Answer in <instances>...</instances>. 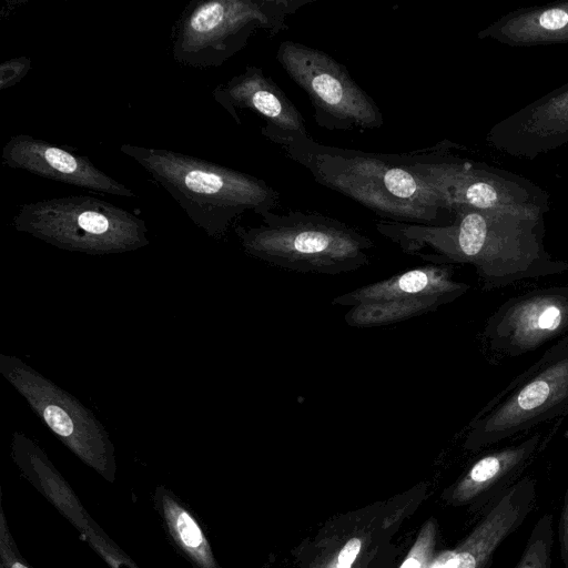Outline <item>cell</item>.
Here are the masks:
<instances>
[{"mask_svg":"<svg viewBox=\"0 0 568 568\" xmlns=\"http://www.w3.org/2000/svg\"><path fill=\"white\" fill-rule=\"evenodd\" d=\"M445 225L381 221L377 231L407 254L432 264L460 263L475 267L486 291L516 282L561 274L568 263L545 247L544 217L452 207Z\"/></svg>","mask_w":568,"mask_h":568,"instance_id":"6da1fadb","label":"cell"},{"mask_svg":"<svg viewBox=\"0 0 568 568\" xmlns=\"http://www.w3.org/2000/svg\"><path fill=\"white\" fill-rule=\"evenodd\" d=\"M321 185L364 205L385 221L445 225L453 219L422 172L426 150L402 154L331 146L300 135L282 148Z\"/></svg>","mask_w":568,"mask_h":568,"instance_id":"7a4b0ae2","label":"cell"},{"mask_svg":"<svg viewBox=\"0 0 568 568\" xmlns=\"http://www.w3.org/2000/svg\"><path fill=\"white\" fill-rule=\"evenodd\" d=\"M120 151L140 164L189 219L209 236L221 239L247 211H273L280 194L264 180L172 150L130 143Z\"/></svg>","mask_w":568,"mask_h":568,"instance_id":"3957f363","label":"cell"},{"mask_svg":"<svg viewBox=\"0 0 568 568\" xmlns=\"http://www.w3.org/2000/svg\"><path fill=\"white\" fill-rule=\"evenodd\" d=\"M242 248L272 265L301 273L336 275L369 263L373 241L346 223L318 212L273 211L256 226H236Z\"/></svg>","mask_w":568,"mask_h":568,"instance_id":"277c9868","label":"cell"},{"mask_svg":"<svg viewBox=\"0 0 568 568\" xmlns=\"http://www.w3.org/2000/svg\"><path fill=\"white\" fill-rule=\"evenodd\" d=\"M316 0H192L172 32V57L193 68L219 67L258 31L274 37L287 20Z\"/></svg>","mask_w":568,"mask_h":568,"instance_id":"5b68a950","label":"cell"},{"mask_svg":"<svg viewBox=\"0 0 568 568\" xmlns=\"http://www.w3.org/2000/svg\"><path fill=\"white\" fill-rule=\"evenodd\" d=\"M12 224L18 232L61 250L91 255L125 253L150 243L142 219L89 195L24 203Z\"/></svg>","mask_w":568,"mask_h":568,"instance_id":"8992f818","label":"cell"},{"mask_svg":"<svg viewBox=\"0 0 568 568\" xmlns=\"http://www.w3.org/2000/svg\"><path fill=\"white\" fill-rule=\"evenodd\" d=\"M568 408V336L496 395L470 422L465 446L479 449L513 437Z\"/></svg>","mask_w":568,"mask_h":568,"instance_id":"52a82bcc","label":"cell"},{"mask_svg":"<svg viewBox=\"0 0 568 568\" xmlns=\"http://www.w3.org/2000/svg\"><path fill=\"white\" fill-rule=\"evenodd\" d=\"M0 373L65 447L102 477L114 480V445L88 407L19 357L0 354Z\"/></svg>","mask_w":568,"mask_h":568,"instance_id":"ba28073f","label":"cell"},{"mask_svg":"<svg viewBox=\"0 0 568 568\" xmlns=\"http://www.w3.org/2000/svg\"><path fill=\"white\" fill-rule=\"evenodd\" d=\"M444 144L427 149L422 172L442 195L448 209L469 207L544 217L550 195L530 180L483 162L450 154Z\"/></svg>","mask_w":568,"mask_h":568,"instance_id":"9c48e42d","label":"cell"},{"mask_svg":"<svg viewBox=\"0 0 568 568\" xmlns=\"http://www.w3.org/2000/svg\"><path fill=\"white\" fill-rule=\"evenodd\" d=\"M276 59L308 95L315 122L327 130L378 129L384 123L375 101L354 81L344 64L328 53L286 40Z\"/></svg>","mask_w":568,"mask_h":568,"instance_id":"30bf717a","label":"cell"},{"mask_svg":"<svg viewBox=\"0 0 568 568\" xmlns=\"http://www.w3.org/2000/svg\"><path fill=\"white\" fill-rule=\"evenodd\" d=\"M484 339L493 352L516 357L568 336V285L513 296L487 320Z\"/></svg>","mask_w":568,"mask_h":568,"instance_id":"8fae6325","label":"cell"},{"mask_svg":"<svg viewBox=\"0 0 568 568\" xmlns=\"http://www.w3.org/2000/svg\"><path fill=\"white\" fill-rule=\"evenodd\" d=\"M212 95L237 124L240 111L258 115L264 120L262 135L282 148L300 135H308L301 112L261 68L247 65L242 73L216 85Z\"/></svg>","mask_w":568,"mask_h":568,"instance_id":"7c38bea8","label":"cell"},{"mask_svg":"<svg viewBox=\"0 0 568 568\" xmlns=\"http://www.w3.org/2000/svg\"><path fill=\"white\" fill-rule=\"evenodd\" d=\"M486 142L526 160L568 144V82L497 122Z\"/></svg>","mask_w":568,"mask_h":568,"instance_id":"4fadbf2b","label":"cell"},{"mask_svg":"<svg viewBox=\"0 0 568 568\" xmlns=\"http://www.w3.org/2000/svg\"><path fill=\"white\" fill-rule=\"evenodd\" d=\"M2 164L93 192L132 197L134 192L97 168L88 156L20 133L3 145Z\"/></svg>","mask_w":568,"mask_h":568,"instance_id":"5bb4252c","label":"cell"},{"mask_svg":"<svg viewBox=\"0 0 568 568\" xmlns=\"http://www.w3.org/2000/svg\"><path fill=\"white\" fill-rule=\"evenodd\" d=\"M453 274L450 265L427 264L335 296L332 304L353 307L402 298H438L448 304L469 290L466 283L455 281Z\"/></svg>","mask_w":568,"mask_h":568,"instance_id":"9a60e30c","label":"cell"},{"mask_svg":"<svg viewBox=\"0 0 568 568\" xmlns=\"http://www.w3.org/2000/svg\"><path fill=\"white\" fill-rule=\"evenodd\" d=\"M508 47L568 43V0L516 9L477 33Z\"/></svg>","mask_w":568,"mask_h":568,"instance_id":"2e32d148","label":"cell"},{"mask_svg":"<svg viewBox=\"0 0 568 568\" xmlns=\"http://www.w3.org/2000/svg\"><path fill=\"white\" fill-rule=\"evenodd\" d=\"M540 442L541 434L536 433L516 445L484 455L455 488L454 497L468 500L515 475L532 457Z\"/></svg>","mask_w":568,"mask_h":568,"instance_id":"e0dca14e","label":"cell"},{"mask_svg":"<svg viewBox=\"0 0 568 568\" xmlns=\"http://www.w3.org/2000/svg\"><path fill=\"white\" fill-rule=\"evenodd\" d=\"M159 508L169 532L179 548L193 560L197 568H217L212 549L196 519L163 489Z\"/></svg>","mask_w":568,"mask_h":568,"instance_id":"ac0fdd59","label":"cell"},{"mask_svg":"<svg viewBox=\"0 0 568 568\" xmlns=\"http://www.w3.org/2000/svg\"><path fill=\"white\" fill-rule=\"evenodd\" d=\"M445 304L443 300L438 298H402L374 302L351 307L344 320L352 327H378L436 311Z\"/></svg>","mask_w":568,"mask_h":568,"instance_id":"d6986e66","label":"cell"},{"mask_svg":"<svg viewBox=\"0 0 568 568\" xmlns=\"http://www.w3.org/2000/svg\"><path fill=\"white\" fill-rule=\"evenodd\" d=\"M554 516L544 514L534 525L515 568H551Z\"/></svg>","mask_w":568,"mask_h":568,"instance_id":"ffe728a7","label":"cell"},{"mask_svg":"<svg viewBox=\"0 0 568 568\" xmlns=\"http://www.w3.org/2000/svg\"><path fill=\"white\" fill-rule=\"evenodd\" d=\"M31 69L28 57L13 58L0 64V90H6L20 82Z\"/></svg>","mask_w":568,"mask_h":568,"instance_id":"44dd1931","label":"cell"},{"mask_svg":"<svg viewBox=\"0 0 568 568\" xmlns=\"http://www.w3.org/2000/svg\"><path fill=\"white\" fill-rule=\"evenodd\" d=\"M558 538L564 568H568V484L564 496V504L558 524Z\"/></svg>","mask_w":568,"mask_h":568,"instance_id":"7402d4cb","label":"cell"},{"mask_svg":"<svg viewBox=\"0 0 568 568\" xmlns=\"http://www.w3.org/2000/svg\"><path fill=\"white\" fill-rule=\"evenodd\" d=\"M11 537L6 531L4 519L2 518L1 524V558L2 564L6 568H29L24 565L14 554L11 548Z\"/></svg>","mask_w":568,"mask_h":568,"instance_id":"603a6c76","label":"cell"},{"mask_svg":"<svg viewBox=\"0 0 568 568\" xmlns=\"http://www.w3.org/2000/svg\"><path fill=\"white\" fill-rule=\"evenodd\" d=\"M362 541L358 538L349 539L338 554L337 565L338 568H351L355 561L359 550Z\"/></svg>","mask_w":568,"mask_h":568,"instance_id":"cb8c5ba5","label":"cell"},{"mask_svg":"<svg viewBox=\"0 0 568 568\" xmlns=\"http://www.w3.org/2000/svg\"><path fill=\"white\" fill-rule=\"evenodd\" d=\"M454 550L445 551L434 562L430 568H453Z\"/></svg>","mask_w":568,"mask_h":568,"instance_id":"d4e9b609","label":"cell"},{"mask_svg":"<svg viewBox=\"0 0 568 568\" xmlns=\"http://www.w3.org/2000/svg\"><path fill=\"white\" fill-rule=\"evenodd\" d=\"M400 568H420V562L416 558L409 557L403 562Z\"/></svg>","mask_w":568,"mask_h":568,"instance_id":"484cf974","label":"cell"}]
</instances>
